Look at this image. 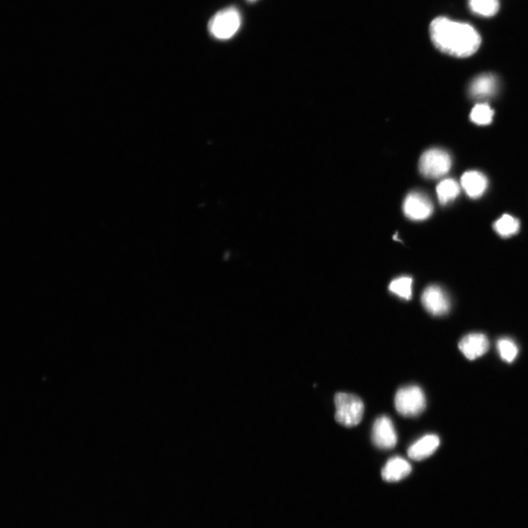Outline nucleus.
<instances>
[{"mask_svg":"<svg viewBox=\"0 0 528 528\" xmlns=\"http://www.w3.org/2000/svg\"><path fill=\"white\" fill-rule=\"evenodd\" d=\"M430 38L440 52L455 57L475 54L482 44L478 32L469 23L440 17L429 26Z\"/></svg>","mask_w":528,"mask_h":528,"instance_id":"1","label":"nucleus"},{"mask_svg":"<svg viewBox=\"0 0 528 528\" xmlns=\"http://www.w3.org/2000/svg\"><path fill=\"white\" fill-rule=\"evenodd\" d=\"M335 419L340 424L353 427L361 422L364 414V404L357 395L339 393L334 397Z\"/></svg>","mask_w":528,"mask_h":528,"instance_id":"2","label":"nucleus"},{"mask_svg":"<svg viewBox=\"0 0 528 528\" xmlns=\"http://www.w3.org/2000/svg\"><path fill=\"white\" fill-rule=\"evenodd\" d=\"M242 17L236 7L223 9L209 21L208 29L213 37L227 40L233 37L241 27Z\"/></svg>","mask_w":528,"mask_h":528,"instance_id":"3","label":"nucleus"},{"mask_svg":"<svg viewBox=\"0 0 528 528\" xmlns=\"http://www.w3.org/2000/svg\"><path fill=\"white\" fill-rule=\"evenodd\" d=\"M395 406L396 411L402 416L416 417L425 410L426 402L424 393L416 386L404 387L396 393Z\"/></svg>","mask_w":528,"mask_h":528,"instance_id":"4","label":"nucleus"},{"mask_svg":"<svg viewBox=\"0 0 528 528\" xmlns=\"http://www.w3.org/2000/svg\"><path fill=\"white\" fill-rule=\"evenodd\" d=\"M451 158L445 151L432 149L424 152L419 158L418 168L423 176L435 179L446 175L451 167Z\"/></svg>","mask_w":528,"mask_h":528,"instance_id":"5","label":"nucleus"},{"mask_svg":"<svg viewBox=\"0 0 528 528\" xmlns=\"http://www.w3.org/2000/svg\"><path fill=\"white\" fill-rule=\"evenodd\" d=\"M403 211L406 218L414 221H423L433 213L434 207L426 195L419 191H413L406 197Z\"/></svg>","mask_w":528,"mask_h":528,"instance_id":"6","label":"nucleus"},{"mask_svg":"<svg viewBox=\"0 0 528 528\" xmlns=\"http://www.w3.org/2000/svg\"><path fill=\"white\" fill-rule=\"evenodd\" d=\"M422 300L426 310L433 316L446 315L450 310V300L440 286L434 285L426 287Z\"/></svg>","mask_w":528,"mask_h":528,"instance_id":"7","label":"nucleus"},{"mask_svg":"<svg viewBox=\"0 0 528 528\" xmlns=\"http://www.w3.org/2000/svg\"><path fill=\"white\" fill-rule=\"evenodd\" d=\"M372 440L375 445L381 449L388 450L395 446L397 435L388 417L381 416L377 419L372 430Z\"/></svg>","mask_w":528,"mask_h":528,"instance_id":"8","label":"nucleus"},{"mask_svg":"<svg viewBox=\"0 0 528 528\" xmlns=\"http://www.w3.org/2000/svg\"><path fill=\"white\" fill-rule=\"evenodd\" d=\"M459 348L466 358L474 361L487 352L489 342L487 336L482 333H471L462 339Z\"/></svg>","mask_w":528,"mask_h":528,"instance_id":"9","label":"nucleus"},{"mask_svg":"<svg viewBox=\"0 0 528 528\" xmlns=\"http://www.w3.org/2000/svg\"><path fill=\"white\" fill-rule=\"evenodd\" d=\"M498 79L491 74H484L475 77L469 88L471 97L477 100H484L496 93Z\"/></svg>","mask_w":528,"mask_h":528,"instance_id":"10","label":"nucleus"},{"mask_svg":"<svg viewBox=\"0 0 528 528\" xmlns=\"http://www.w3.org/2000/svg\"><path fill=\"white\" fill-rule=\"evenodd\" d=\"M439 437L428 435L417 440L408 449V455L415 461H422L431 457L440 446Z\"/></svg>","mask_w":528,"mask_h":528,"instance_id":"11","label":"nucleus"},{"mask_svg":"<svg viewBox=\"0 0 528 528\" xmlns=\"http://www.w3.org/2000/svg\"><path fill=\"white\" fill-rule=\"evenodd\" d=\"M461 186L468 196L476 199L482 197L485 193L488 181L482 173L468 171L462 176Z\"/></svg>","mask_w":528,"mask_h":528,"instance_id":"12","label":"nucleus"},{"mask_svg":"<svg viewBox=\"0 0 528 528\" xmlns=\"http://www.w3.org/2000/svg\"><path fill=\"white\" fill-rule=\"evenodd\" d=\"M412 472V466L406 460L396 457L390 459L383 467L381 476L388 482L402 481Z\"/></svg>","mask_w":528,"mask_h":528,"instance_id":"13","label":"nucleus"},{"mask_svg":"<svg viewBox=\"0 0 528 528\" xmlns=\"http://www.w3.org/2000/svg\"><path fill=\"white\" fill-rule=\"evenodd\" d=\"M460 194V185L452 178L444 179L437 187L438 200L442 205L449 203Z\"/></svg>","mask_w":528,"mask_h":528,"instance_id":"14","label":"nucleus"},{"mask_svg":"<svg viewBox=\"0 0 528 528\" xmlns=\"http://www.w3.org/2000/svg\"><path fill=\"white\" fill-rule=\"evenodd\" d=\"M494 229L503 238L510 237L520 231V223L509 214H504L494 223Z\"/></svg>","mask_w":528,"mask_h":528,"instance_id":"15","label":"nucleus"},{"mask_svg":"<svg viewBox=\"0 0 528 528\" xmlns=\"http://www.w3.org/2000/svg\"><path fill=\"white\" fill-rule=\"evenodd\" d=\"M469 6L476 15L491 17L498 13L500 3L499 0H469Z\"/></svg>","mask_w":528,"mask_h":528,"instance_id":"16","label":"nucleus"},{"mask_svg":"<svg viewBox=\"0 0 528 528\" xmlns=\"http://www.w3.org/2000/svg\"><path fill=\"white\" fill-rule=\"evenodd\" d=\"M494 111L486 103L477 104L471 111V119L475 124L485 126L493 122Z\"/></svg>","mask_w":528,"mask_h":528,"instance_id":"17","label":"nucleus"},{"mask_svg":"<svg viewBox=\"0 0 528 528\" xmlns=\"http://www.w3.org/2000/svg\"><path fill=\"white\" fill-rule=\"evenodd\" d=\"M413 279L401 277L393 280L389 285V290L404 299H411L413 294Z\"/></svg>","mask_w":528,"mask_h":528,"instance_id":"18","label":"nucleus"},{"mask_svg":"<svg viewBox=\"0 0 528 528\" xmlns=\"http://www.w3.org/2000/svg\"><path fill=\"white\" fill-rule=\"evenodd\" d=\"M497 348L500 357L509 364L513 363L519 353L518 345L511 339H500L498 341Z\"/></svg>","mask_w":528,"mask_h":528,"instance_id":"19","label":"nucleus"},{"mask_svg":"<svg viewBox=\"0 0 528 528\" xmlns=\"http://www.w3.org/2000/svg\"><path fill=\"white\" fill-rule=\"evenodd\" d=\"M247 1H249V2H251V3H253V2H255V1H256V0H247Z\"/></svg>","mask_w":528,"mask_h":528,"instance_id":"20","label":"nucleus"}]
</instances>
